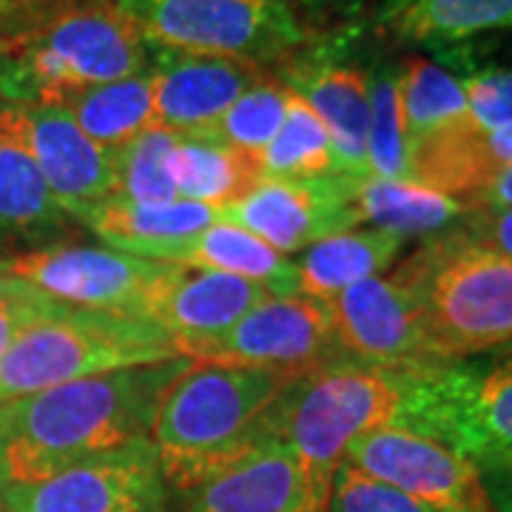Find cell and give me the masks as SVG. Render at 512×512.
<instances>
[{
    "instance_id": "cell-2",
    "label": "cell",
    "mask_w": 512,
    "mask_h": 512,
    "mask_svg": "<svg viewBox=\"0 0 512 512\" xmlns=\"http://www.w3.org/2000/svg\"><path fill=\"white\" fill-rule=\"evenodd\" d=\"M296 376L302 373L200 362L185 367L165 387L148 430L168 490H191L259 450V421Z\"/></svg>"
},
{
    "instance_id": "cell-25",
    "label": "cell",
    "mask_w": 512,
    "mask_h": 512,
    "mask_svg": "<svg viewBox=\"0 0 512 512\" xmlns=\"http://www.w3.org/2000/svg\"><path fill=\"white\" fill-rule=\"evenodd\" d=\"M171 177L177 185V197L211 205L217 211L231 208L265 180L259 154L217 146L200 137L177 140Z\"/></svg>"
},
{
    "instance_id": "cell-41",
    "label": "cell",
    "mask_w": 512,
    "mask_h": 512,
    "mask_svg": "<svg viewBox=\"0 0 512 512\" xmlns=\"http://www.w3.org/2000/svg\"><path fill=\"white\" fill-rule=\"evenodd\" d=\"M0 512H6V507H3V495H0Z\"/></svg>"
},
{
    "instance_id": "cell-33",
    "label": "cell",
    "mask_w": 512,
    "mask_h": 512,
    "mask_svg": "<svg viewBox=\"0 0 512 512\" xmlns=\"http://www.w3.org/2000/svg\"><path fill=\"white\" fill-rule=\"evenodd\" d=\"M328 512H436L410 495L359 473L342 461L330 484Z\"/></svg>"
},
{
    "instance_id": "cell-12",
    "label": "cell",
    "mask_w": 512,
    "mask_h": 512,
    "mask_svg": "<svg viewBox=\"0 0 512 512\" xmlns=\"http://www.w3.org/2000/svg\"><path fill=\"white\" fill-rule=\"evenodd\" d=\"M345 464L436 512H495L487 481L447 444L387 424L353 441Z\"/></svg>"
},
{
    "instance_id": "cell-34",
    "label": "cell",
    "mask_w": 512,
    "mask_h": 512,
    "mask_svg": "<svg viewBox=\"0 0 512 512\" xmlns=\"http://www.w3.org/2000/svg\"><path fill=\"white\" fill-rule=\"evenodd\" d=\"M458 80L467 97L470 126L478 131L512 126V66H484Z\"/></svg>"
},
{
    "instance_id": "cell-1",
    "label": "cell",
    "mask_w": 512,
    "mask_h": 512,
    "mask_svg": "<svg viewBox=\"0 0 512 512\" xmlns=\"http://www.w3.org/2000/svg\"><path fill=\"white\" fill-rule=\"evenodd\" d=\"M191 359L123 367L0 404V490L37 484L148 439L165 387Z\"/></svg>"
},
{
    "instance_id": "cell-26",
    "label": "cell",
    "mask_w": 512,
    "mask_h": 512,
    "mask_svg": "<svg viewBox=\"0 0 512 512\" xmlns=\"http://www.w3.org/2000/svg\"><path fill=\"white\" fill-rule=\"evenodd\" d=\"M384 26L410 43L450 46L490 32H512V0H402Z\"/></svg>"
},
{
    "instance_id": "cell-19",
    "label": "cell",
    "mask_w": 512,
    "mask_h": 512,
    "mask_svg": "<svg viewBox=\"0 0 512 512\" xmlns=\"http://www.w3.org/2000/svg\"><path fill=\"white\" fill-rule=\"evenodd\" d=\"M72 217L57 205L29 148L18 106L0 109V248H46L66 237Z\"/></svg>"
},
{
    "instance_id": "cell-17",
    "label": "cell",
    "mask_w": 512,
    "mask_h": 512,
    "mask_svg": "<svg viewBox=\"0 0 512 512\" xmlns=\"http://www.w3.org/2000/svg\"><path fill=\"white\" fill-rule=\"evenodd\" d=\"M265 77L271 72L231 57L160 52L151 74L154 126L180 137H197Z\"/></svg>"
},
{
    "instance_id": "cell-18",
    "label": "cell",
    "mask_w": 512,
    "mask_h": 512,
    "mask_svg": "<svg viewBox=\"0 0 512 512\" xmlns=\"http://www.w3.org/2000/svg\"><path fill=\"white\" fill-rule=\"evenodd\" d=\"M265 299H271V291L259 282L174 265L151 296L146 319L160 325L183 353V348L194 342L234 328L245 313L254 311Z\"/></svg>"
},
{
    "instance_id": "cell-5",
    "label": "cell",
    "mask_w": 512,
    "mask_h": 512,
    "mask_svg": "<svg viewBox=\"0 0 512 512\" xmlns=\"http://www.w3.org/2000/svg\"><path fill=\"white\" fill-rule=\"evenodd\" d=\"M399 387L370 367L333 365L296 376L259 421L262 447L288 450L316 490L330 495L353 441L396 424Z\"/></svg>"
},
{
    "instance_id": "cell-42",
    "label": "cell",
    "mask_w": 512,
    "mask_h": 512,
    "mask_svg": "<svg viewBox=\"0 0 512 512\" xmlns=\"http://www.w3.org/2000/svg\"><path fill=\"white\" fill-rule=\"evenodd\" d=\"M510 350H512V348H510Z\"/></svg>"
},
{
    "instance_id": "cell-28",
    "label": "cell",
    "mask_w": 512,
    "mask_h": 512,
    "mask_svg": "<svg viewBox=\"0 0 512 512\" xmlns=\"http://www.w3.org/2000/svg\"><path fill=\"white\" fill-rule=\"evenodd\" d=\"M402 109L407 151L413 143L436 134L441 128L470 120L461 80L444 66L424 57H410L402 63Z\"/></svg>"
},
{
    "instance_id": "cell-15",
    "label": "cell",
    "mask_w": 512,
    "mask_h": 512,
    "mask_svg": "<svg viewBox=\"0 0 512 512\" xmlns=\"http://www.w3.org/2000/svg\"><path fill=\"white\" fill-rule=\"evenodd\" d=\"M23 131L57 205L83 222L114 200V151L89 140L63 106H18Z\"/></svg>"
},
{
    "instance_id": "cell-7",
    "label": "cell",
    "mask_w": 512,
    "mask_h": 512,
    "mask_svg": "<svg viewBox=\"0 0 512 512\" xmlns=\"http://www.w3.org/2000/svg\"><path fill=\"white\" fill-rule=\"evenodd\" d=\"M390 379L402 396L396 427L447 444L481 476H512V350Z\"/></svg>"
},
{
    "instance_id": "cell-39",
    "label": "cell",
    "mask_w": 512,
    "mask_h": 512,
    "mask_svg": "<svg viewBox=\"0 0 512 512\" xmlns=\"http://www.w3.org/2000/svg\"><path fill=\"white\" fill-rule=\"evenodd\" d=\"M473 208H512V165L501 168L490 183L478 191L473 200L467 202V211Z\"/></svg>"
},
{
    "instance_id": "cell-20",
    "label": "cell",
    "mask_w": 512,
    "mask_h": 512,
    "mask_svg": "<svg viewBox=\"0 0 512 512\" xmlns=\"http://www.w3.org/2000/svg\"><path fill=\"white\" fill-rule=\"evenodd\" d=\"M285 86L296 92L328 128L333 146V174L367 180V131L370 97L367 74L356 66L293 57L285 66Z\"/></svg>"
},
{
    "instance_id": "cell-23",
    "label": "cell",
    "mask_w": 512,
    "mask_h": 512,
    "mask_svg": "<svg viewBox=\"0 0 512 512\" xmlns=\"http://www.w3.org/2000/svg\"><path fill=\"white\" fill-rule=\"evenodd\" d=\"M353 214L359 225L393 237H436L453 228L467 208L447 194H439L413 180H376L367 177L356 183Z\"/></svg>"
},
{
    "instance_id": "cell-8",
    "label": "cell",
    "mask_w": 512,
    "mask_h": 512,
    "mask_svg": "<svg viewBox=\"0 0 512 512\" xmlns=\"http://www.w3.org/2000/svg\"><path fill=\"white\" fill-rule=\"evenodd\" d=\"M160 52L231 57L271 72L319 40L279 0H114Z\"/></svg>"
},
{
    "instance_id": "cell-30",
    "label": "cell",
    "mask_w": 512,
    "mask_h": 512,
    "mask_svg": "<svg viewBox=\"0 0 512 512\" xmlns=\"http://www.w3.org/2000/svg\"><path fill=\"white\" fill-rule=\"evenodd\" d=\"M177 134L168 128H148L140 137L114 151V200L134 205H163L180 200L171 177Z\"/></svg>"
},
{
    "instance_id": "cell-13",
    "label": "cell",
    "mask_w": 512,
    "mask_h": 512,
    "mask_svg": "<svg viewBox=\"0 0 512 512\" xmlns=\"http://www.w3.org/2000/svg\"><path fill=\"white\" fill-rule=\"evenodd\" d=\"M0 495L6 512H165L171 490L151 441L140 439Z\"/></svg>"
},
{
    "instance_id": "cell-38",
    "label": "cell",
    "mask_w": 512,
    "mask_h": 512,
    "mask_svg": "<svg viewBox=\"0 0 512 512\" xmlns=\"http://www.w3.org/2000/svg\"><path fill=\"white\" fill-rule=\"evenodd\" d=\"M293 18L299 20L311 35H322L330 23L348 20L359 15L370 0H279Z\"/></svg>"
},
{
    "instance_id": "cell-40",
    "label": "cell",
    "mask_w": 512,
    "mask_h": 512,
    "mask_svg": "<svg viewBox=\"0 0 512 512\" xmlns=\"http://www.w3.org/2000/svg\"><path fill=\"white\" fill-rule=\"evenodd\" d=\"M487 490L493 498L495 512H512V476H493Z\"/></svg>"
},
{
    "instance_id": "cell-6",
    "label": "cell",
    "mask_w": 512,
    "mask_h": 512,
    "mask_svg": "<svg viewBox=\"0 0 512 512\" xmlns=\"http://www.w3.org/2000/svg\"><path fill=\"white\" fill-rule=\"evenodd\" d=\"M180 356L174 339L151 319L57 305L0 356V404L86 376Z\"/></svg>"
},
{
    "instance_id": "cell-16",
    "label": "cell",
    "mask_w": 512,
    "mask_h": 512,
    "mask_svg": "<svg viewBox=\"0 0 512 512\" xmlns=\"http://www.w3.org/2000/svg\"><path fill=\"white\" fill-rule=\"evenodd\" d=\"M296 458L282 447H259L220 476L168 495L165 512H328Z\"/></svg>"
},
{
    "instance_id": "cell-37",
    "label": "cell",
    "mask_w": 512,
    "mask_h": 512,
    "mask_svg": "<svg viewBox=\"0 0 512 512\" xmlns=\"http://www.w3.org/2000/svg\"><path fill=\"white\" fill-rule=\"evenodd\" d=\"M456 228L470 242L512 259V208H473L456 222Z\"/></svg>"
},
{
    "instance_id": "cell-3",
    "label": "cell",
    "mask_w": 512,
    "mask_h": 512,
    "mask_svg": "<svg viewBox=\"0 0 512 512\" xmlns=\"http://www.w3.org/2000/svg\"><path fill=\"white\" fill-rule=\"evenodd\" d=\"M146 40L114 0L89 3L0 40V100L63 106L72 94L143 74Z\"/></svg>"
},
{
    "instance_id": "cell-35",
    "label": "cell",
    "mask_w": 512,
    "mask_h": 512,
    "mask_svg": "<svg viewBox=\"0 0 512 512\" xmlns=\"http://www.w3.org/2000/svg\"><path fill=\"white\" fill-rule=\"evenodd\" d=\"M57 305L60 302L49 299L32 285L12 276H0V356L12 348V342L23 330L32 328L37 319L55 311Z\"/></svg>"
},
{
    "instance_id": "cell-27",
    "label": "cell",
    "mask_w": 512,
    "mask_h": 512,
    "mask_svg": "<svg viewBox=\"0 0 512 512\" xmlns=\"http://www.w3.org/2000/svg\"><path fill=\"white\" fill-rule=\"evenodd\" d=\"M63 109L72 114V120L89 140L117 151L143 131L154 128L151 74H134L126 80L77 92L63 103Z\"/></svg>"
},
{
    "instance_id": "cell-9",
    "label": "cell",
    "mask_w": 512,
    "mask_h": 512,
    "mask_svg": "<svg viewBox=\"0 0 512 512\" xmlns=\"http://www.w3.org/2000/svg\"><path fill=\"white\" fill-rule=\"evenodd\" d=\"M171 268L174 262H154L74 242H55L35 251L0 256V276L20 279L60 305L143 319L151 296Z\"/></svg>"
},
{
    "instance_id": "cell-11",
    "label": "cell",
    "mask_w": 512,
    "mask_h": 512,
    "mask_svg": "<svg viewBox=\"0 0 512 512\" xmlns=\"http://www.w3.org/2000/svg\"><path fill=\"white\" fill-rule=\"evenodd\" d=\"M325 305L333 333L353 365L387 376L444 365L427 342L416 293L396 274L356 282Z\"/></svg>"
},
{
    "instance_id": "cell-32",
    "label": "cell",
    "mask_w": 512,
    "mask_h": 512,
    "mask_svg": "<svg viewBox=\"0 0 512 512\" xmlns=\"http://www.w3.org/2000/svg\"><path fill=\"white\" fill-rule=\"evenodd\" d=\"M288 97L291 89L271 74L262 83L251 86L214 126L197 137L217 146L262 154V148L274 140V134L285 120Z\"/></svg>"
},
{
    "instance_id": "cell-4",
    "label": "cell",
    "mask_w": 512,
    "mask_h": 512,
    "mask_svg": "<svg viewBox=\"0 0 512 512\" xmlns=\"http://www.w3.org/2000/svg\"><path fill=\"white\" fill-rule=\"evenodd\" d=\"M393 274L416 293L439 362L512 348V259L470 242L453 225L427 239Z\"/></svg>"
},
{
    "instance_id": "cell-14",
    "label": "cell",
    "mask_w": 512,
    "mask_h": 512,
    "mask_svg": "<svg viewBox=\"0 0 512 512\" xmlns=\"http://www.w3.org/2000/svg\"><path fill=\"white\" fill-rule=\"evenodd\" d=\"M359 180L325 174L313 180H262L248 197L220 211V222L245 228L276 254H296L313 242L356 228L353 191Z\"/></svg>"
},
{
    "instance_id": "cell-24",
    "label": "cell",
    "mask_w": 512,
    "mask_h": 512,
    "mask_svg": "<svg viewBox=\"0 0 512 512\" xmlns=\"http://www.w3.org/2000/svg\"><path fill=\"white\" fill-rule=\"evenodd\" d=\"M183 268H202L220 274L239 276L248 282L265 285L271 296H293L296 293V265L271 245L248 234L245 228L231 222H214L197 237H191L177 256L171 259Z\"/></svg>"
},
{
    "instance_id": "cell-29",
    "label": "cell",
    "mask_w": 512,
    "mask_h": 512,
    "mask_svg": "<svg viewBox=\"0 0 512 512\" xmlns=\"http://www.w3.org/2000/svg\"><path fill=\"white\" fill-rule=\"evenodd\" d=\"M259 165L268 180H313L333 174L328 128L296 92L288 97L285 120L274 140L262 148Z\"/></svg>"
},
{
    "instance_id": "cell-21",
    "label": "cell",
    "mask_w": 512,
    "mask_h": 512,
    "mask_svg": "<svg viewBox=\"0 0 512 512\" xmlns=\"http://www.w3.org/2000/svg\"><path fill=\"white\" fill-rule=\"evenodd\" d=\"M220 220V211L211 205L191 200H174L163 205H134V202L109 200L80 225L92 228L111 251L140 259L171 262L191 237Z\"/></svg>"
},
{
    "instance_id": "cell-31",
    "label": "cell",
    "mask_w": 512,
    "mask_h": 512,
    "mask_svg": "<svg viewBox=\"0 0 512 512\" xmlns=\"http://www.w3.org/2000/svg\"><path fill=\"white\" fill-rule=\"evenodd\" d=\"M370 131L367 168L376 180H407V128L402 109V66H379L367 74Z\"/></svg>"
},
{
    "instance_id": "cell-10",
    "label": "cell",
    "mask_w": 512,
    "mask_h": 512,
    "mask_svg": "<svg viewBox=\"0 0 512 512\" xmlns=\"http://www.w3.org/2000/svg\"><path fill=\"white\" fill-rule=\"evenodd\" d=\"M200 365L265 367L311 373L350 362L339 345L325 302L308 296H271L234 328L183 348Z\"/></svg>"
},
{
    "instance_id": "cell-22",
    "label": "cell",
    "mask_w": 512,
    "mask_h": 512,
    "mask_svg": "<svg viewBox=\"0 0 512 512\" xmlns=\"http://www.w3.org/2000/svg\"><path fill=\"white\" fill-rule=\"evenodd\" d=\"M404 239L376 228H350L313 242L296 265V293L328 302L356 282L379 276L402 254Z\"/></svg>"
},
{
    "instance_id": "cell-36",
    "label": "cell",
    "mask_w": 512,
    "mask_h": 512,
    "mask_svg": "<svg viewBox=\"0 0 512 512\" xmlns=\"http://www.w3.org/2000/svg\"><path fill=\"white\" fill-rule=\"evenodd\" d=\"M89 3H103V0H0V35L3 40H9L23 32H32L46 20Z\"/></svg>"
}]
</instances>
